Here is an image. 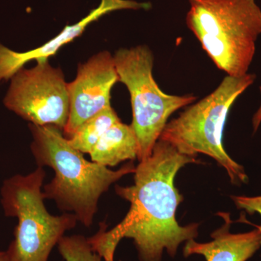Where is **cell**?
I'll return each instance as SVG.
<instances>
[{"label":"cell","mask_w":261,"mask_h":261,"mask_svg":"<svg viewBox=\"0 0 261 261\" xmlns=\"http://www.w3.org/2000/svg\"><path fill=\"white\" fill-rule=\"evenodd\" d=\"M197 162L195 156L180 153L168 142L158 140L152 154L136 167L135 184L115 187L117 195L130 202V210L112 229L106 231L104 225L88 238L94 251L105 260L113 261L120 241L130 238L142 261H161L165 249L175 256L180 244L198 235V224L181 226L176 221L183 197L174 185L178 171Z\"/></svg>","instance_id":"6da1fadb"},{"label":"cell","mask_w":261,"mask_h":261,"mask_svg":"<svg viewBox=\"0 0 261 261\" xmlns=\"http://www.w3.org/2000/svg\"><path fill=\"white\" fill-rule=\"evenodd\" d=\"M31 149L39 167L54 170L55 177L43 187L44 198L54 200L60 210L70 212L86 227L94 221L101 195L123 176L135 172L132 163L117 171L87 161L55 126L29 124Z\"/></svg>","instance_id":"7a4b0ae2"},{"label":"cell","mask_w":261,"mask_h":261,"mask_svg":"<svg viewBox=\"0 0 261 261\" xmlns=\"http://www.w3.org/2000/svg\"><path fill=\"white\" fill-rule=\"evenodd\" d=\"M186 23L220 70L247 74L261 34V9L255 0H189Z\"/></svg>","instance_id":"3957f363"},{"label":"cell","mask_w":261,"mask_h":261,"mask_svg":"<svg viewBox=\"0 0 261 261\" xmlns=\"http://www.w3.org/2000/svg\"><path fill=\"white\" fill-rule=\"evenodd\" d=\"M255 79L256 75L250 73L239 77L226 75L212 93L167 123L159 140L186 155L207 154L226 169L233 184L247 183L245 169L224 148L223 134L231 106Z\"/></svg>","instance_id":"277c9868"},{"label":"cell","mask_w":261,"mask_h":261,"mask_svg":"<svg viewBox=\"0 0 261 261\" xmlns=\"http://www.w3.org/2000/svg\"><path fill=\"white\" fill-rule=\"evenodd\" d=\"M45 176L38 166L29 174L14 175L3 182L0 195L5 216L18 219L14 240L6 250L11 261H47L53 247L78 221L73 214L48 212L42 191Z\"/></svg>","instance_id":"5b68a950"},{"label":"cell","mask_w":261,"mask_h":261,"mask_svg":"<svg viewBox=\"0 0 261 261\" xmlns=\"http://www.w3.org/2000/svg\"><path fill=\"white\" fill-rule=\"evenodd\" d=\"M113 58L119 81L130 93L133 113L130 126L138 141L137 159L141 161L152 154L168 118L197 97L171 95L159 88L152 75L153 55L147 46L122 48Z\"/></svg>","instance_id":"8992f818"},{"label":"cell","mask_w":261,"mask_h":261,"mask_svg":"<svg viewBox=\"0 0 261 261\" xmlns=\"http://www.w3.org/2000/svg\"><path fill=\"white\" fill-rule=\"evenodd\" d=\"M21 68L10 79L3 103L29 123L65 128L70 113L68 84L61 68L48 61Z\"/></svg>","instance_id":"52a82bcc"},{"label":"cell","mask_w":261,"mask_h":261,"mask_svg":"<svg viewBox=\"0 0 261 261\" xmlns=\"http://www.w3.org/2000/svg\"><path fill=\"white\" fill-rule=\"evenodd\" d=\"M118 81L114 58L109 51H100L79 65L75 80L68 84L70 113L63 130L65 138L89 118L111 107V90Z\"/></svg>","instance_id":"ba28073f"},{"label":"cell","mask_w":261,"mask_h":261,"mask_svg":"<svg viewBox=\"0 0 261 261\" xmlns=\"http://www.w3.org/2000/svg\"><path fill=\"white\" fill-rule=\"evenodd\" d=\"M149 8V3H137L134 0H101L100 5L95 9L91 10L85 18L74 25H66L56 37L36 49L19 53L12 50L0 43V82L10 80L29 62L36 61L39 63L48 61L49 58L56 55L65 44L80 37L89 24L96 21L103 15L116 10L147 9Z\"/></svg>","instance_id":"9c48e42d"},{"label":"cell","mask_w":261,"mask_h":261,"mask_svg":"<svg viewBox=\"0 0 261 261\" xmlns=\"http://www.w3.org/2000/svg\"><path fill=\"white\" fill-rule=\"evenodd\" d=\"M225 220L222 227L211 234L213 240L199 243L194 239L187 241L184 255H203L207 261H246L261 247V231L258 228L247 233L229 232V214H221Z\"/></svg>","instance_id":"30bf717a"},{"label":"cell","mask_w":261,"mask_h":261,"mask_svg":"<svg viewBox=\"0 0 261 261\" xmlns=\"http://www.w3.org/2000/svg\"><path fill=\"white\" fill-rule=\"evenodd\" d=\"M138 152V141L133 128L119 121L105 132L89 155L93 162L113 167L137 159Z\"/></svg>","instance_id":"8fae6325"},{"label":"cell","mask_w":261,"mask_h":261,"mask_svg":"<svg viewBox=\"0 0 261 261\" xmlns=\"http://www.w3.org/2000/svg\"><path fill=\"white\" fill-rule=\"evenodd\" d=\"M119 121V117L111 106L89 118L66 139L73 148L89 154L105 132Z\"/></svg>","instance_id":"7c38bea8"},{"label":"cell","mask_w":261,"mask_h":261,"mask_svg":"<svg viewBox=\"0 0 261 261\" xmlns=\"http://www.w3.org/2000/svg\"><path fill=\"white\" fill-rule=\"evenodd\" d=\"M58 246L65 261L102 260V257L91 247L88 239L82 235L63 237Z\"/></svg>","instance_id":"4fadbf2b"},{"label":"cell","mask_w":261,"mask_h":261,"mask_svg":"<svg viewBox=\"0 0 261 261\" xmlns=\"http://www.w3.org/2000/svg\"><path fill=\"white\" fill-rule=\"evenodd\" d=\"M231 198L238 209L245 210L251 215L257 213L261 216V196L252 197H245V196H233ZM257 228L261 231V226H257Z\"/></svg>","instance_id":"5bb4252c"},{"label":"cell","mask_w":261,"mask_h":261,"mask_svg":"<svg viewBox=\"0 0 261 261\" xmlns=\"http://www.w3.org/2000/svg\"><path fill=\"white\" fill-rule=\"evenodd\" d=\"M0 261H11L6 251H0Z\"/></svg>","instance_id":"9a60e30c"}]
</instances>
